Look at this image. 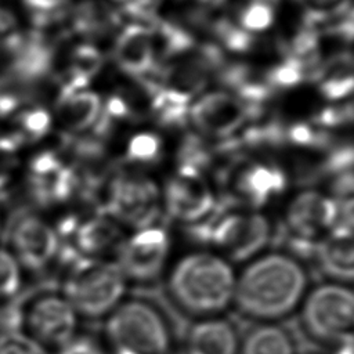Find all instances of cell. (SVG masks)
Masks as SVG:
<instances>
[{"label": "cell", "instance_id": "cell-1", "mask_svg": "<svg viewBox=\"0 0 354 354\" xmlns=\"http://www.w3.org/2000/svg\"><path fill=\"white\" fill-rule=\"evenodd\" d=\"M307 290L301 260L283 250L263 252L236 272L232 304L245 317L274 322L296 311Z\"/></svg>", "mask_w": 354, "mask_h": 354}, {"label": "cell", "instance_id": "cell-2", "mask_svg": "<svg viewBox=\"0 0 354 354\" xmlns=\"http://www.w3.org/2000/svg\"><path fill=\"white\" fill-rule=\"evenodd\" d=\"M165 275L169 296L187 314L214 317L232 304L236 271L231 261L212 249L181 254Z\"/></svg>", "mask_w": 354, "mask_h": 354}, {"label": "cell", "instance_id": "cell-3", "mask_svg": "<svg viewBox=\"0 0 354 354\" xmlns=\"http://www.w3.org/2000/svg\"><path fill=\"white\" fill-rule=\"evenodd\" d=\"M218 47L195 46L189 51L158 68L159 76L151 80V113L163 124H180L185 120L189 102L206 87L210 76L223 66Z\"/></svg>", "mask_w": 354, "mask_h": 354}, {"label": "cell", "instance_id": "cell-4", "mask_svg": "<svg viewBox=\"0 0 354 354\" xmlns=\"http://www.w3.org/2000/svg\"><path fill=\"white\" fill-rule=\"evenodd\" d=\"M105 335L112 354H171L173 333L162 311L148 300L120 301L108 314Z\"/></svg>", "mask_w": 354, "mask_h": 354}, {"label": "cell", "instance_id": "cell-5", "mask_svg": "<svg viewBox=\"0 0 354 354\" xmlns=\"http://www.w3.org/2000/svg\"><path fill=\"white\" fill-rule=\"evenodd\" d=\"M196 236L231 263H246L268 246L274 227L263 210L236 207L194 225Z\"/></svg>", "mask_w": 354, "mask_h": 354}, {"label": "cell", "instance_id": "cell-6", "mask_svg": "<svg viewBox=\"0 0 354 354\" xmlns=\"http://www.w3.org/2000/svg\"><path fill=\"white\" fill-rule=\"evenodd\" d=\"M62 292L77 314L87 318L108 315L122 301L127 279L116 261L73 256Z\"/></svg>", "mask_w": 354, "mask_h": 354}, {"label": "cell", "instance_id": "cell-7", "mask_svg": "<svg viewBox=\"0 0 354 354\" xmlns=\"http://www.w3.org/2000/svg\"><path fill=\"white\" fill-rule=\"evenodd\" d=\"M299 308L304 330L317 342L335 346L354 336V289L351 285L322 282L307 290Z\"/></svg>", "mask_w": 354, "mask_h": 354}, {"label": "cell", "instance_id": "cell-8", "mask_svg": "<svg viewBox=\"0 0 354 354\" xmlns=\"http://www.w3.org/2000/svg\"><path fill=\"white\" fill-rule=\"evenodd\" d=\"M162 212L160 185L147 173L123 170L109 180L102 214L119 225L140 230L156 224Z\"/></svg>", "mask_w": 354, "mask_h": 354}, {"label": "cell", "instance_id": "cell-9", "mask_svg": "<svg viewBox=\"0 0 354 354\" xmlns=\"http://www.w3.org/2000/svg\"><path fill=\"white\" fill-rule=\"evenodd\" d=\"M19 328L43 347L61 348L75 335L77 313L72 304L53 290H41L24 304H15Z\"/></svg>", "mask_w": 354, "mask_h": 354}, {"label": "cell", "instance_id": "cell-10", "mask_svg": "<svg viewBox=\"0 0 354 354\" xmlns=\"http://www.w3.org/2000/svg\"><path fill=\"white\" fill-rule=\"evenodd\" d=\"M160 189L163 213L178 224L194 227L216 213L217 195L203 171L177 166Z\"/></svg>", "mask_w": 354, "mask_h": 354}, {"label": "cell", "instance_id": "cell-11", "mask_svg": "<svg viewBox=\"0 0 354 354\" xmlns=\"http://www.w3.org/2000/svg\"><path fill=\"white\" fill-rule=\"evenodd\" d=\"M119 261L127 281L138 283L155 282L165 277L171 257V235L162 224L156 223L123 239L118 249Z\"/></svg>", "mask_w": 354, "mask_h": 354}, {"label": "cell", "instance_id": "cell-12", "mask_svg": "<svg viewBox=\"0 0 354 354\" xmlns=\"http://www.w3.org/2000/svg\"><path fill=\"white\" fill-rule=\"evenodd\" d=\"M283 224L289 239L317 243L337 225L336 203L328 191H297L286 202Z\"/></svg>", "mask_w": 354, "mask_h": 354}, {"label": "cell", "instance_id": "cell-13", "mask_svg": "<svg viewBox=\"0 0 354 354\" xmlns=\"http://www.w3.org/2000/svg\"><path fill=\"white\" fill-rule=\"evenodd\" d=\"M230 192L242 207L263 210L285 195L289 187L286 170L270 160H248L230 174Z\"/></svg>", "mask_w": 354, "mask_h": 354}, {"label": "cell", "instance_id": "cell-14", "mask_svg": "<svg viewBox=\"0 0 354 354\" xmlns=\"http://www.w3.org/2000/svg\"><path fill=\"white\" fill-rule=\"evenodd\" d=\"M28 191L39 206H55L69 201L80 189L75 167L55 151H41L28 166Z\"/></svg>", "mask_w": 354, "mask_h": 354}, {"label": "cell", "instance_id": "cell-15", "mask_svg": "<svg viewBox=\"0 0 354 354\" xmlns=\"http://www.w3.org/2000/svg\"><path fill=\"white\" fill-rule=\"evenodd\" d=\"M14 257L32 271H41L59 252L57 231L41 217L33 213L19 214L8 235Z\"/></svg>", "mask_w": 354, "mask_h": 354}, {"label": "cell", "instance_id": "cell-16", "mask_svg": "<svg viewBox=\"0 0 354 354\" xmlns=\"http://www.w3.org/2000/svg\"><path fill=\"white\" fill-rule=\"evenodd\" d=\"M188 116L202 134L221 138L238 131L250 118V112L232 93L212 91L195 100Z\"/></svg>", "mask_w": 354, "mask_h": 354}, {"label": "cell", "instance_id": "cell-17", "mask_svg": "<svg viewBox=\"0 0 354 354\" xmlns=\"http://www.w3.org/2000/svg\"><path fill=\"white\" fill-rule=\"evenodd\" d=\"M57 234L58 236L71 235L72 246L65 250V254L91 259H100L112 249H119L123 242L120 225L102 213L83 221L73 217L65 218Z\"/></svg>", "mask_w": 354, "mask_h": 354}, {"label": "cell", "instance_id": "cell-18", "mask_svg": "<svg viewBox=\"0 0 354 354\" xmlns=\"http://www.w3.org/2000/svg\"><path fill=\"white\" fill-rule=\"evenodd\" d=\"M313 260L328 281L354 283V230L332 228L317 242Z\"/></svg>", "mask_w": 354, "mask_h": 354}, {"label": "cell", "instance_id": "cell-19", "mask_svg": "<svg viewBox=\"0 0 354 354\" xmlns=\"http://www.w3.org/2000/svg\"><path fill=\"white\" fill-rule=\"evenodd\" d=\"M113 59L120 71L137 79L153 72L156 55L151 28L142 24L126 25L115 40Z\"/></svg>", "mask_w": 354, "mask_h": 354}, {"label": "cell", "instance_id": "cell-20", "mask_svg": "<svg viewBox=\"0 0 354 354\" xmlns=\"http://www.w3.org/2000/svg\"><path fill=\"white\" fill-rule=\"evenodd\" d=\"M239 343L232 322L220 315L205 317L188 329L184 354H238Z\"/></svg>", "mask_w": 354, "mask_h": 354}, {"label": "cell", "instance_id": "cell-21", "mask_svg": "<svg viewBox=\"0 0 354 354\" xmlns=\"http://www.w3.org/2000/svg\"><path fill=\"white\" fill-rule=\"evenodd\" d=\"M102 102L101 97L90 88L61 95L55 101L54 120L59 123L68 136L86 134L95 127Z\"/></svg>", "mask_w": 354, "mask_h": 354}, {"label": "cell", "instance_id": "cell-22", "mask_svg": "<svg viewBox=\"0 0 354 354\" xmlns=\"http://www.w3.org/2000/svg\"><path fill=\"white\" fill-rule=\"evenodd\" d=\"M66 21L75 36L91 43L113 32L120 22V14L106 0H80L71 6Z\"/></svg>", "mask_w": 354, "mask_h": 354}, {"label": "cell", "instance_id": "cell-23", "mask_svg": "<svg viewBox=\"0 0 354 354\" xmlns=\"http://www.w3.org/2000/svg\"><path fill=\"white\" fill-rule=\"evenodd\" d=\"M104 66V55L97 46L90 41L75 44L65 61V66L57 75V98L77 90L88 88L90 82Z\"/></svg>", "mask_w": 354, "mask_h": 354}, {"label": "cell", "instance_id": "cell-24", "mask_svg": "<svg viewBox=\"0 0 354 354\" xmlns=\"http://www.w3.org/2000/svg\"><path fill=\"white\" fill-rule=\"evenodd\" d=\"M314 82L329 101H340L354 94V55L348 51L330 54L321 62Z\"/></svg>", "mask_w": 354, "mask_h": 354}, {"label": "cell", "instance_id": "cell-25", "mask_svg": "<svg viewBox=\"0 0 354 354\" xmlns=\"http://www.w3.org/2000/svg\"><path fill=\"white\" fill-rule=\"evenodd\" d=\"M239 354H296L290 333L275 322H260L239 343Z\"/></svg>", "mask_w": 354, "mask_h": 354}, {"label": "cell", "instance_id": "cell-26", "mask_svg": "<svg viewBox=\"0 0 354 354\" xmlns=\"http://www.w3.org/2000/svg\"><path fill=\"white\" fill-rule=\"evenodd\" d=\"M10 131L21 145L43 140L54 126V115L41 105L26 104L17 109L10 118Z\"/></svg>", "mask_w": 354, "mask_h": 354}, {"label": "cell", "instance_id": "cell-27", "mask_svg": "<svg viewBox=\"0 0 354 354\" xmlns=\"http://www.w3.org/2000/svg\"><path fill=\"white\" fill-rule=\"evenodd\" d=\"M163 156L162 138L151 131L133 134L124 148V162L136 170L156 165Z\"/></svg>", "mask_w": 354, "mask_h": 354}, {"label": "cell", "instance_id": "cell-28", "mask_svg": "<svg viewBox=\"0 0 354 354\" xmlns=\"http://www.w3.org/2000/svg\"><path fill=\"white\" fill-rule=\"evenodd\" d=\"M26 14L35 29L47 30L66 21L71 11V0H22Z\"/></svg>", "mask_w": 354, "mask_h": 354}, {"label": "cell", "instance_id": "cell-29", "mask_svg": "<svg viewBox=\"0 0 354 354\" xmlns=\"http://www.w3.org/2000/svg\"><path fill=\"white\" fill-rule=\"evenodd\" d=\"M328 192L337 207V225L354 230V171L335 176Z\"/></svg>", "mask_w": 354, "mask_h": 354}, {"label": "cell", "instance_id": "cell-30", "mask_svg": "<svg viewBox=\"0 0 354 354\" xmlns=\"http://www.w3.org/2000/svg\"><path fill=\"white\" fill-rule=\"evenodd\" d=\"M274 6L267 0H249L239 11V26L246 32H263L274 22Z\"/></svg>", "mask_w": 354, "mask_h": 354}, {"label": "cell", "instance_id": "cell-31", "mask_svg": "<svg viewBox=\"0 0 354 354\" xmlns=\"http://www.w3.org/2000/svg\"><path fill=\"white\" fill-rule=\"evenodd\" d=\"M304 14L308 26L315 24H326L343 12H346L350 6L351 0H296Z\"/></svg>", "mask_w": 354, "mask_h": 354}, {"label": "cell", "instance_id": "cell-32", "mask_svg": "<svg viewBox=\"0 0 354 354\" xmlns=\"http://www.w3.org/2000/svg\"><path fill=\"white\" fill-rule=\"evenodd\" d=\"M213 35L218 41L232 51H246L253 44V37L249 32L242 29L239 24L220 18L210 22Z\"/></svg>", "mask_w": 354, "mask_h": 354}, {"label": "cell", "instance_id": "cell-33", "mask_svg": "<svg viewBox=\"0 0 354 354\" xmlns=\"http://www.w3.org/2000/svg\"><path fill=\"white\" fill-rule=\"evenodd\" d=\"M24 35L25 32L17 14L11 8L0 4V53L10 57Z\"/></svg>", "mask_w": 354, "mask_h": 354}, {"label": "cell", "instance_id": "cell-34", "mask_svg": "<svg viewBox=\"0 0 354 354\" xmlns=\"http://www.w3.org/2000/svg\"><path fill=\"white\" fill-rule=\"evenodd\" d=\"M21 144L8 133L0 134V191H3L14 177L19 166Z\"/></svg>", "mask_w": 354, "mask_h": 354}, {"label": "cell", "instance_id": "cell-35", "mask_svg": "<svg viewBox=\"0 0 354 354\" xmlns=\"http://www.w3.org/2000/svg\"><path fill=\"white\" fill-rule=\"evenodd\" d=\"M21 286V270L17 259L0 249V299L14 296Z\"/></svg>", "mask_w": 354, "mask_h": 354}, {"label": "cell", "instance_id": "cell-36", "mask_svg": "<svg viewBox=\"0 0 354 354\" xmlns=\"http://www.w3.org/2000/svg\"><path fill=\"white\" fill-rule=\"evenodd\" d=\"M0 354H48L43 346L21 332L0 333Z\"/></svg>", "mask_w": 354, "mask_h": 354}, {"label": "cell", "instance_id": "cell-37", "mask_svg": "<svg viewBox=\"0 0 354 354\" xmlns=\"http://www.w3.org/2000/svg\"><path fill=\"white\" fill-rule=\"evenodd\" d=\"M119 3L123 11L137 19L153 21L155 11L162 0H113Z\"/></svg>", "mask_w": 354, "mask_h": 354}, {"label": "cell", "instance_id": "cell-38", "mask_svg": "<svg viewBox=\"0 0 354 354\" xmlns=\"http://www.w3.org/2000/svg\"><path fill=\"white\" fill-rule=\"evenodd\" d=\"M58 354H104L100 346L90 337H72L66 344H64Z\"/></svg>", "mask_w": 354, "mask_h": 354}, {"label": "cell", "instance_id": "cell-39", "mask_svg": "<svg viewBox=\"0 0 354 354\" xmlns=\"http://www.w3.org/2000/svg\"><path fill=\"white\" fill-rule=\"evenodd\" d=\"M333 347V354H354V336L339 342Z\"/></svg>", "mask_w": 354, "mask_h": 354}, {"label": "cell", "instance_id": "cell-40", "mask_svg": "<svg viewBox=\"0 0 354 354\" xmlns=\"http://www.w3.org/2000/svg\"><path fill=\"white\" fill-rule=\"evenodd\" d=\"M0 225H1V214H0Z\"/></svg>", "mask_w": 354, "mask_h": 354}]
</instances>
